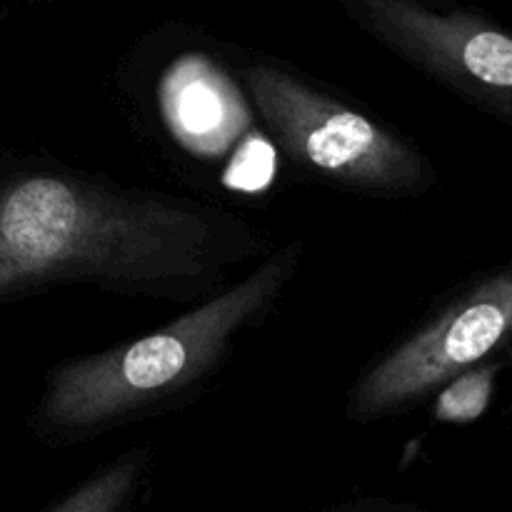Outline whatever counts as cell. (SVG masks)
Segmentation results:
<instances>
[{
	"label": "cell",
	"instance_id": "1",
	"mask_svg": "<svg viewBox=\"0 0 512 512\" xmlns=\"http://www.w3.org/2000/svg\"><path fill=\"white\" fill-rule=\"evenodd\" d=\"M240 215L83 173L0 183V298L88 283L125 298L203 300L263 253Z\"/></svg>",
	"mask_w": 512,
	"mask_h": 512
},
{
	"label": "cell",
	"instance_id": "2",
	"mask_svg": "<svg viewBox=\"0 0 512 512\" xmlns=\"http://www.w3.org/2000/svg\"><path fill=\"white\" fill-rule=\"evenodd\" d=\"M288 243L250 275L133 343L73 358L55 368L40 405V425L78 440L175 408L223 365L240 333L278 303L300 265Z\"/></svg>",
	"mask_w": 512,
	"mask_h": 512
},
{
	"label": "cell",
	"instance_id": "3",
	"mask_svg": "<svg viewBox=\"0 0 512 512\" xmlns=\"http://www.w3.org/2000/svg\"><path fill=\"white\" fill-rule=\"evenodd\" d=\"M243 85L280 150L313 178L388 198H415L435 185L433 165L418 148L298 75L250 63Z\"/></svg>",
	"mask_w": 512,
	"mask_h": 512
},
{
	"label": "cell",
	"instance_id": "4",
	"mask_svg": "<svg viewBox=\"0 0 512 512\" xmlns=\"http://www.w3.org/2000/svg\"><path fill=\"white\" fill-rule=\"evenodd\" d=\"M512 338V265L493 270L375 360L348 395L358 423L403 413L478 368Z\"/></svg>",
	"mask_w": 512,
	"mask_h": 512
},
{
	"label": "cell",
	"instance_id": "5",
	"mask_svg": "<svg viewBox=\"0 0 512 512\" xmlns=\"http://www.w3.org/2000/svg\"><path fill=\"white\" fill-rule=\"evenodd\" d=\"M350 20L435 83L512 123V33L470 10L345 0Z\"/></svg>",
	"mask_w": 512,
	"mask_h": 512
},
{
	"label": "cell",
	"instance_id": "6",
	"mask_svg": "<svg viewBox=\"0 0 512 512\" xmlns=\"http://www.w3.org/2000/svg\"><path fill=\"white\" fill-rule=\"evenodd\" d=\"M148 450L133 448L95 470L50 512H123L148 470Z\"/></svg>",
	"mask_w": 512,
	"mask_h": 512
},
{
	"label": "cell",
	"instance_id": "7",
	"mask_svg": "<svg viewBox=\"0 0 512 512\" xmlns=\"http://www.w3.org/2000/svg\"><path fill=\"white\" fill-rule=\"evenodd\" d=\"M495 368H475L440 390L435 418L445 423H470L488 408Z\"/></svg>",
	"mask_w": 512,
	"mask_h": 512
}]
</instances>
